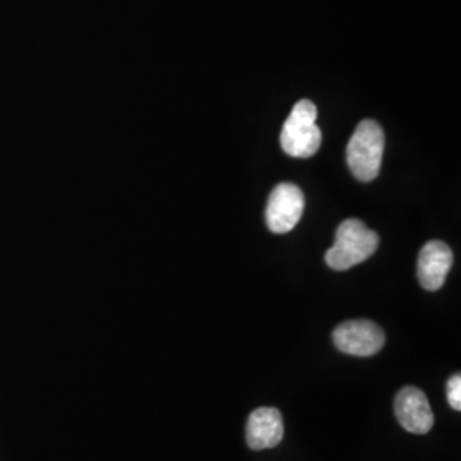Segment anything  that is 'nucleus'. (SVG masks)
Segmentation results:
<instances>
[{"label": "nucleus", "mask_w": 461, "mask_h": 461, "mask_svg": "<svg viewBox=\"0 0 461 461\" xmlns=\"http://www.w3.org/2000/svg\"><path fill=\"white\" fill-rule=\"evenodd\" d=\"M379 236L359 219L344 221L337 234L335 243L325 255V260L333 270H348L363 264L378 249Z\"/></svg>", "instance_id": "obj_1"}, {"label": "nucleus", "mask_w": 461, "mask_h": 461, "mask_svg": "<svg viewBox=\"0 0 461 461\" xmlns=\"http://www.w3.org/2000/svg\"><path fill=\"white\" fill-rule=\"evenodd\" d=\"M384 133L375 120H364L347 146V165L359 182L376 180L383 161Z\"/></svg>", "instance_id": "obj_2"}, {"label": "nucleus", "mask_w": 461, "mask_h": 461, "mask_svg": "<svg viewBox=\"0 0 461 461\" xmlns=\"http://www.w3.org/2000/svg\"><path fill=\"white\" fill-rule=\"evenodd\" d=\"M316 115L313 101H297L280 133V146L287 156L312 158L318 152L321 146V131L316 125Z\"/></svg>", "instance_id": "obj_3"}, {"label": "nucleus", "mask_w": 461, "mask_h": 461, "mask_svg": "<svg viewBox=\"0 0 461 461\" xmlns=\"http://www.w3.org/2000/svg\"><path fill=\"white\" fill-rule=\"evenodd\" d=\"M384 342V331L369 320H350L333 330V344L348 356L371 357L378 354Z\"/></svg>", "instance_id": "obj_4"}, {"label": "nucleus", "mask_w": 461, "mask_h": 461, "mask_svg": "<svg viewBox=\"0 0 461 461\" xmlns=\"http://www.w3.org/2000/svg\"><path fill=\"white\" fill-rule=\"evenodd\" d=\"M304 212V194L294 183H279L267 203L265 221L272 232L285 234L296 228Z\"/></svg>", "instance_id": "obj_5"}, {"label": "nucleus", "mask_w": 461, "mask_h": 461, "mask_svg": "<svg viewBox=\"0 0 461 461\" xmlns=\"http://www.w3.org/2000/svg\"><path fill=\"white\" fill-rule=\"evenodd\" d=\"M395 413L402 428L412 434H428L434 426L428 396L415 386H405L396 393Z\"/></svg>", "instance_id": "obj_6"}, {"label": "nucleus", "mask_w": 461, "mask_h": 461, "mask_svg": "<svg viewBox=\"0 0 461 461\" xmlns=\"http://www.w3.org/2000/svg\"><path fill=\"white\" fill-rule=\"evenodd\" d=\"M453 267V251L443 241H429L419 253L417 277L426 291H439Z\"/></svg>", "instance_id": "obj_7"}, {"label": "nucleus", "mask_w": 461, "mask_h": 461, "mask_svg": "<svg viewBox=\"0 0 461 461\" xmlns=\"http://www.w3.org/2000/svg\"><path fill=\"white\" fill-rule=\"evenodd\" d=\"M284 438L282 413L272 407H260L248 417L247 443L251 449H270Z\"/></svg>", "instance_id": "obj_8"}, {"label": "nucleus", "mask_w": 461, "mask_h": 461, "mask_svg": "<svg viewBox=\"0 0 461 461\" xmlns=\"http://www.w3.org/2000/svg\"><path fill=\"white\" fill-rule=\"evenodd\" d=\"M447 402L451 405V409H455L456 412L461 411V376L455 375L453 378L447 381Z\"/></svg>", "instance_id": "obj_9"}]
</instances>
